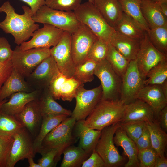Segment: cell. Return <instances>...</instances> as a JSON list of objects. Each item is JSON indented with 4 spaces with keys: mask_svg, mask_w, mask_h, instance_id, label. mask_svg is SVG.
I'll return each instance as SVG.
<instances>
[{
    "mask_svg": "<svg viewBox=\"0 0 167 167\" xmlns=\"http://www.w3.org/2000/svg\"><path fill=\"white\" fill-rule=\"evenodd\" d=\"M22 8L24 13L19 15L15 12L9 1L0 6V12H4L6 15L5 19L0 22V28L5 33L11 34L18 45L28 40L39 28V25L32 19L33 15L30 7L24 5Z\"/></svg>",
    "mask_w": 167,
    "mask_h": 167,
    "instance_id": "1",
    "label": "cell"
},
{
    "mask_svg": "<svg viewBox=\"0 0 167 167\" xmlns=\"http://www.w3.org/2000/svg\"><path fill=\"white\" fill-rule=\"evenodd\" d=\"M125 104L121 100L101 99L84 121L85 126L101 131L105 127L120 122Z\"/></svg>",
    "mask_w": 167,
    "mask_h": 167,
    "instance_id": "2",
    "label": "cell"
},
{
    "mask_svg": "<svg viewBox=\"0 0 167 167\" xmlns=\"http://www.w3.org/2000/svg\"><path fill=\"white\" fill-rule=\"evenodd\" d=\"M74 12L78 20L88 27L98 38L110 43L115 31L105 20L93 3L88 1L81 3Z\"/></svg>",
    "mask_w": 167,
    "mask_h": 167,
    "instance_id": "3",
    "label": "cell"
},
{
    "mask_svg": "<svg viewBox=\"0 0 167 167\" xmlns=\"http://www.w3.org/2000/svg\"><path fill=\"white\" fill-rule=\"evenodd\" d=\"M76 121L75 118L69 116L53 129L44 138L38 153L41 154L49 149L56 148L60 160L64 151L75 141L73 132Z\"/></svg>",
    "mask_w": 167,
    "mask_h": 167,
    "instance_id": "4",
    "label": "cell"
},
{
    "mask_svg": "<svg viewBox=\"0 0 167 167\" xmlns=\"http://www.w3.org/2000/svg\"><path fill=\"white\" fill-rule=\"evenodd\" d=\"M35 23L48 24L72 34L81 23L73 11H64L51 8L45 5L41 6L32 16Z\"/></svg>",
    "mask_w": 167,
    "mask_h": 167,
    "instance_id": "5",
    "label": "cell"
},
{
    "mask_svg": "<svg viewBox=\"0 0 167 167\" xmlns=\"http://www.w3.org/2000/svg\"><path fill=\"white\" fill-rule=\"evenodd\" d=\"M120 122L106 126L101 131L95 151L103 160L105 167H117L125 165L124 157L114 145L113 137Z\"/></svg>",
    "mask_w": 167,
    "mask_h": 167,
    "instance_id": "6",
    "label": "cell"
},
{
    "mask_svg": "<svg viewBox=\"0 0 167 167\" xmlns=\"http://www.w3.org/2000/svg\"><path fill=\"white\" fill-rule=\"evenodd\" d=\"M51 55L50 49L33 48L22 50L17 46L11 58L13 67L24 78L28 77L37 66Z\"/></svg>",
    "mask_w": 167,
    "mask_h": 167,
    "instance_id": "7",
    "label": "cell"
},
{
    "mask_svg": "<svg viewBox=\"0 0 167 167\" xmlns=\"http://www.w3.org/2000/svg\"><path fill=\"white\" fill-rule=\"evenodd\" d=\"M94 75L101 83L102 99L111 101L120 100L122 78L114 70L106 59L97 63Z\"/></svg>",
    "mask_w": 167,
    "mask_h": 167,
    "instance_id": "8",
    "label": "cell"
},
{
    "mask_svg": "<svg viewBox=\"0 0 167 167\" xmlns=\"http://www.w3.org/2000/svg\"><path fill=\"white\" fill-rule=\"evenodd\" d=\"M102 91L101 85L87 90L82 84L78 88L75 98L76 103L71 116L76 121L85 120L102 99Z\"/></svg>",
    "mask_w": 167,
    "mask_h": 167,
    "instance_id": "9",
    "label": "cell"
},
{
    "mask_svg": "<svg viewBox=\"0 0 167 167\" xmlns=\"http://www.w3.org/2000/svg\"><path fill=\"white\" fill-rule=\"evenodd\" d=\"M98 38L88 27L82 23L71 34V51L75 66L87 58L91 46Z\"/></svg>",
    "mask_w": 167,
    "mask_h": 167,
    "instance_id": "10",
    "label": "cell"
},
{
    "mask_svg": "<svg viewBox=\"0 0 167 167\" xmlns=\"http://www.w3.org/2000/svg\"><path fill=\"white\" fill-rule=\"evenodd\" d=\"M167 59V55L160 52L152 44L147 32L140 39L136 59L138 70L145 80L149 71L161 61Z\"/></svg>",
    "mask_w": 167,
    "mask_h": 167,
    "instance_id": "11",
    "label": "cell"
},
{
    "mask_svg": "<svg viewBox=\"0 0 167 167\" xmlns=\"http://www.w3.org/2000/svg\"><path fill=\"white\" fill-rule=\"evenodd\" d=\"M71 35L64 31L58 44L50 49L60 72L68 77H73L75 67L71 54Z\"/></svg>",
    "mask_w": 167,
    "mask_h": 167,
    "instance_id": "12",
    "label": "cell"
},
{
    "mask_svg": "<svg viewBox=\"0 0 167 167\" xmlns=\"http://www.w3.org/2000/svg\"><path fill=\"white\" fill-rule=\"evenodd\" d=\"M13 136L14 140L6 167H14L19 161L35 156L33 138L25 127L20 129Z\"/></svg>",
    "mask_w": 167,
    "mask_h": 167,
    "instance_id": "13",
    "label": "cell"
},
{
    "mask_svg": "<svg viewBox=\"0 0 167 167\" xmlns=\"http://www.w3.org/2000/svg\"><path fill=\"white\" fill-rule=\"evenodd\" d=\"M144 80L138 68L136 59L130 61L122 78L120 100L126 104L136 99L144 86Z\"/></svg>",
    "mask_w": 167,
    "mask_h": 167,
    "instance_id": "14",
    "label": "cell"
},
{
    "mask_svg": "<svg viewBox=\"0 0 167 167\" xmlns=\"http://www.w3.org/2000/svg\"><path fill=\"white\" fill-rule=\"evenodd\" d=\"M64 31L50 24H44L42 28L34 32L30 41L23 42L19 48L22 50L33 48L50 49L58 44Z\"/></svg>",
    "mask_w": 167,
    "mask_h": 167,
    "instance_id": "15",
    "label": "cell"
},
{
    "mask_svg": "<svg viewBox=\"0 0 167 167\" xmlns=\"http://www.w3.org/2000/svg\"><path fill=\"white\" fill-rule=\"evenodd\" d=\"M81 84L73 77H67L60 72L53 78L47 88L55 100L71 102Z\"/></svg>",
    "mask_w": 167,
    "mask_h": 167,
    "instance_id": "16",
    "label": "cell"
},
{
    "mask_svg": "<svg viewBox=\"0 0 167 167\" xmlns=\"http://www.w3.org/2000/svg\"><path fill=\"white\" fill-rule=\"evenodd\" d=\"M14 116L34 139L38 133L42 119L38 99L28 102L20 113Z\"/></svg>",
    "mask_w": 167,
    "mask_h": 167,
    "instance_id": "17",
    "label": "cell"
},
{
    "mask_svg": "<svg viewBox=\"0 0 167 167\" xmlns=\"http://www.w3.org/2000/svg\"><path fill=\"white\" fill-rule=\"evenodd\" d=\"M156 120V114L152 108L143 101L137 99L125 104L120 122L130 121L150 122Z\"/></svg>",
    "mask_w": 167,
    "mask_h": 167,
    "instance_id": "18",
    "label": "cell"
},
{
    "mask_svg": "<svg viewBox=\"0 0 167 167\" xmlns=\"http://www.w3.org/2000/svg\"><path fill=\"white\" fill-rule=\"evenodd\" d=\"M84 120L76 121L73 132L74 136L79 139L78 146L91 154L95 150L100 137L101 131L85 126Z\"/></svg>",
    "mask_w": 167,
    "mask_h": 167,
    "instance_id": "19",
    "label": "cell"
},
{
    "mask_svg": "<svg viewBox=\"0 0 167 167\" xmlns=\"http://www.w3.org/2000/svg\"><path fill=\"white\" fill-rule=\"evenodd\" d=\"M113 137L114 144L117 146L121 147L123 149L124 153L128 158V161L125 164L124 167H139L138 150L135 143L127 135L120 126V123Z\"/></svg>",
    "mask_w": 167,
    "mask_h": 167,
    "instance_id": "20",
    "label": "cell"
},
{
    "mask_svg": "<svg viewBox=\"0 0 167 167\" xmlns=\"http://www.w3.org/2000/svg\"><path fill=\"white\" fill-rule=\"evenodd\" d=\"M137 99L148 104L154 111L156 118L159 112L167 106V98L163 93L161 85L144 86L137 95Z\"/></svg>",
    "mask_w": 167,
    "mask_h": 167,
    "instance_id": "21",
    "label": "cell"
},
{
    "mask_svg": "<svg viewBox=\"0 0 167 167\" xmlns=\"http://www.w3.org/2000/svg\"><path fill=\"white\" fill-rule=\"evenodd\" d=\"M140 39L130 38L116 31L110 43L129 61L136 59L139 50Z\"/></svg>",
    "mask_w": 167,
    "mask_h": 167,
    "instance_id": "22",
    "label": "cell"
},
{
    "mask_svg": "<svg viewBox=\"0 0 167 167\" xmlns=\"http://www.w3.org/2000/svg\"><path fill=\"white\" fill-rule=\"evenodd\" d=\"M60 72L54 59L50 55L43 60L28 77L45 88L48 87L53 78Z\"/></svg>",
    "mask_w": 167,
    "mask_h": 167,
    "instance_id": "23",
    "label": "cell"
},
{
    "mask_svg": "<svg viewBox=\"0 0 167 167\" xmlns=\"http://www.w3.org/2000/svg\"><path fill=\"white\" fill-rule=\"evenodd\" d=\"M93 0V3L100 14L107 23L114 28L123 13L118 0Z\"/></svg>",
    "mask_w": 167,
    "mask_h": 167,
    "instance_id": "24",
    "label": "cell"
},
{
    "mask_svg": "<svg viewBox=\"0 0 167 167\" xmlns=\"http://www.w3.org/2000/svg\"><path fill=\"white\" fill-rule=\"evenodd\" d=\"M38 92H18L12 94L9 100L4 103L1 109L4 113L14 116L20 113L26 105L37 99Z\"/></svg>",
    "mask_w": 167,
    "mask_h": 167,
    "instance_id": "25",
    "label": "cell"
},
{
    "mask_svg": "<svg viewBox=\"0 0 167 167\" xmlns=\"http://www.w3.org/2000/svg\"><path fill=\"white\" fill-rule=\"evenodd\" d=\"M141 9L149 29L167 24V18L162 13L158 4L148 0H142Z\"/></svg>",
    "mask_w": 167,
    "mask_h": 167,
    "instance_id": "26",
    "label": "cell"
},
{
    "mask_svg": "<svg viewBox=\"0 0 167 167\" xmlns=\"http://www.w3.org/2000/svg\"><path fill=\"white\" fill-rule=\"evenodd\" d=\"M28 86L24 78L14 68L0 89V102L15 93L28 92Z\"/></svg>",
    "mask_w": 167,
    "mask_h": 167,
    "instance_id": "27",
    "label": "cell"
},
{
    "mask_svg": "<svg viewBox=\"0 0 167 167\" xmlns=\"http://www.w3.org/2000/svg\"><path fill=\"white\" fill-rule=\"evenodd\" d=\"M44 88V92L38 99L42 117L61 114L71 116L72 112L63 108L57 102L47 87Z\"/></svg>",
    "mask_w": 167,
    "mask_h": 167,
    "instance_id": "28",
    "label": "cell"
},
{
    "mask_svg": "<svg viewBox=\"0 0 167 167\" xmlns=\"http://www.w3.org/2000/svg\"><path fill=\"white\" fill-rule=\"evenodd\" d=\"M69 117L65 114L44 116L38 133L33 140L34 154L38 153L42 142L47 134L62 121Z\"/></svg>",
    "mask_w": 167,
    "mask_h": 167,
    "instance_id": "29",
    "label": "cell"
},
{
    "mask_svg": "<svg viewBox=\"0 0 167 167\" xmlns=\"http://www.w3.org/2000/svg\"><path fill=\"white\" fill-rule=\"evenodd\" d=\"M146 126L149 132L152 147L157 155H164L167 143V134L160 126L156 120L146 122Z\"/></svg>",
    "mask_w": 167,
    "mask_h": 167,
    "instance_id": "30",
    "label": "cell"
},
{
    "mask_svg": "<svg viewBox=\"0 0 167 167\" xmlns=\"http://www.w3.org/2000/svg\"><path fill=\"white\" fill-rule=\"evenodd\" d=\"M114 28L116 32L122 35L138 39H141L146 32L123 12Z\"/></svg>",
    "mask_w": 167,
    "mask_h": 167,
    "instance_id": "31",
    "label": "cell"
},
{
    "mask_svg": "<svg viewBox=\"0 0 167 167\" xmlns=\"http://www.w3.org/2000/svg\"><path fill=\"white\" fill-rule=\"evenodd\" d=\"M64 157L61 167H79L91 154L79 146L72 145L63 152Z\"/></svg>",
    "mask_w": 167,
    "mask_h": 167,
    "instance_id": "32",
    "label": "cell"
},
{
    "mask_svg": "<svg viewBox=\"0 0 167 167\" xmlns=\"http://www.w3.org/2000/svg\"><path fill=\"white\" fill-rule=\"evenodd\" d=\"M142 0H118L123 12L132 18L147 32L150 29L141 12Z\"/></svg>",
    "mask_w": 167,
    "mask_h": 167,
    "instance_id": "33",
    "label": "cell"
},
{
    "mask_svg": "<svg viewBox=\"0 0 167 167\" xmlns=\"http://www.w3.org/2000/svg\"><path fill=\"white\" fill-rule=\"evenodd\" d=\"M106 59L114 70L122 78L126 71L130 61L110 43Z\"/></svg>",
    "mask_w": 167,
    "mask_h": 167,
    "instance_id": "34",
    "label": "cell"
},
{
    "mask_svg": "<svg viewBox=\"0 0 167 167\" xmlns=\"http://www.w3.org/2000/svg\"><path fill=\"white\" fill-rule=\"evenodd\" d=\"M96 64L94 61L86 59L75 66L73 77L83 84L92 81L94 79V72Z\"/></svg>",
    "mask_w": 167,
    "mask_h": 167,
    "instance_id": "35",
    "label": "cell"
},
{
    "mask_svg": "<svg viewBox=\"0 0 167 167\" xmlns=\"http://www.w3.org/2000/svg\"><path fill=\"white\" fill-rule=\"evenodd\" d=\"M150 41L159 51L167 55V24L147 32Z\"/></svg>",
    "mask_w": 167,
    "mask_h": 167,
    "instance_id": "36",
    "label": "cell"
},
{
    "mask_svg": "<svg viewBox=\"0 0 167 167\" xmlns=\"http://www.w3.org/2000/svg\"><path fill=\"white\" fill-rule=\"evenodd\" d=\"M167 79V59L153 67L148 72L144 80V86L161 85Z\"/></svg>",
    "mask_w": 167,
    "mask_h": 167,
    "instance_id": "37",
    "label": "cell"
},
{
    "mask_svg": "<svg viewBox=\"0 0 167 167\" xmlns=\"http://www.w3.org/2000/svg\"><path fill=\"white\" fill-rule=\"evenodd\" d=\"M23 127L14 116L4 113L0 108V134L12 136Z\"/></svg>",
    "mask_w": 167,
    "mask_h": 167,
    "instance_id": "38",
    "label": "cell"
},
{
    "mask_svg": "<svg viewBox=\"0 0 167 167\" xmlns=\"http://www.w3.org/2000/svg\"><path fill=\"white\" fill-rule=\"evenodd\" d=\"M109 43L98 38L91 46L87 58L92 60L96 63L105 59Z\"/></svg>",
    "mask_w": 167,
    "mask_h": 167,
    "instance_id": "39",
    "label": "cell"
},
{
    "mask_svg": "<svg viewBox=\"0 0 167 167\" xmlns=\"http://www.w3.org/2000/svg\"><path fill=\"white\" fill-rule=\"evenodd\" d=\"M146 122L143 121H130L120 122V126L127 135L134 142L141 135L146 126Z\"/></svg>",
    "mask_w": 167,
    "mask_h": 167,
    "instance_id": "40",
    "label": "cell"
},
{
    "mask_svg": "<svg viewBox=\"0 0 167 167\" xmlns=\"http://www.w3.org/2000/svg\"><path fill=\"white\" fill-rule=\"evenodd\" d=\"M81 2L82 0H45V5L55 10L74 11Z\"/></svg>",
    "mask_w": 167,
    "mask_h": 167,
    "instance_id": "41",
    "label": "cell"
},
{
    "mask_svg": "<svg viewBox=\"0 0 167 167\" xmlns=\"http://www.w3.org/2000/svg\"><path fill=\"white\" fill-rule=\"evenodd\" d=\"M13 140V135L0 134V167H6Z\"/></svg>",
    "mask_w": 167,
    "mask_h": 167,
    "instance_id": "42",
    "label": "cell"
},
{
    "mask_svg": "<svg viewBox=\"0 0 167 167\" xmlns=\"http://www.w3.org/2000/svg\"><path fill=\"white\" fill-rule=\"evenodd\" d=\"M157 153L152 147L138 151L139 167H154Z\"/></svg>",
    "mask_w": 167,
    "mask_h": 167,
    "instance_id": "43",
    "label": "cell"
},
{
    "mask_svg": "<svg viewBox=\"0 0 167 167\" xmlns=\"http://www.w3.org/2000/svg\"><path fill=\"white\" fill-rule=\"evenodd\" d=\"M41 155L42 156L38 162L41 167H55L60 160L58 157V151L56 148L49 149Z\"/></svg>",
    "mask_w": 167,
    "mask_h": 167,
    "instance_id": "44",
    "label": "cell"
},
{
    "mask_svg": "<svg viewBox=\"0 0 167 167\" xmlns=\"http://www.w3.org/2000/svg\"><path fill=\"white\" fill-rule=\"evenodd\" d=\"M13 53L7 39L4 37H0V62L3 63L11 58Z\"/></svg>",
    "mask_w": 167,
    "mask_h": 167,
    "instance_id": "45",
    "label": "cell"
},
{
    "mask_svg": "<svg viewBox=\"0 0 167 167\" xmlns=\"http://www.w3.org/2000/svg\"><path fill=\"white\" fill-rule=\"evenodd\" d=\"M135 142L138 151L152 147L149 132L146 126L141 135Z\"/></svg>",
    "mask_w": 167,
    "mask_h": 167,
    "instance_id": "46",
    "label": "cell"
},
{
    "mask_svg": "<svg viewBox=\"0 0 167 167\" xmlns=\"http://www.w3.org/2000/svg\"><path fill=\"white\" fill-rule=\"evenodd\" d=\"M82 167H105V163L101 156L95 150L83 163Z\"/></svg>",
    "mask_w": 167,
    "mask_h": 167,
    "instance_id": "47",
    "label": "cell"
},
{
    "mask_svg": "<svg viewBox=\"0 0 167 167\" xmlns=\"http://www.w3.org/2000/svg\"><path fill=\"white\" fill-rule=\"evenodd\" d=\"M13 68L11 58L0 65V89Z\"/></svg>",
    "mask_w": 167,
    "mask_h": 167,
    "instance_id": "48",
    "label": "cell"
},
{
    "mask_svg": "<svg viewBox=\"0 0 167 167\" xmlns=\"http://www.w3.org/2000/svg\"><path fill=\"white\" fill-rule=\"evenodd\" d=\"M156 120L161 127L167 131V106L161 110L157 116Z\"/></svg>",
    "mask_w": 167,
    "mask_h": 167,
    "instance_id": "49",
    "label": "cell"
},
{
    "mask_svg": "<svg viewBox=\"0 0 167 167\" xmlns=\"http://www.w3.org/2000/svg\"><path fill=\"white\" fill-rule=\"evenodd\" d=\"M30 6L33 15L42 6L45 5V0H20Z\"/></svg>",
    "mask_w": 167,
    "mask_h": 167,
    "instance_id": "50",
    "label": "cell"
},
{
    "mask_svg": "<svg viewBox=\"0 0 167 167\" xmlns=\"http://www.w3.org/2000/svg\"><path fill=\"white\" fill-rule=\"evenodd\" d=\"M167 159L164 155H157L154 167H167Z\"/></svg>",
    "mask_w": 167,
    "mask_h": 167,
    "instance_id": "51",
    "label": "cell"
},
{
    "mask_svg": "<svg viewBox=\"0 0 167 167\" xmlns=\"http://www.w3.org/2000/svg\"><path fill=\"white\" fill-rule=\"evenodd\" d=\"M158 4L162 13L167 18V2H162Z\"/></svg>",
    "mask_w": 167,
    "mask_h": 167,
    "instance_id": "52",
    "label": "cell"
},
{
    "mask_svg": "<svg viewBox=\"0 0 167 167\" xmlns=\"http://www.w3.org/2000/svg\"><path fill=\"white\" fill-rule=\"evenodd\" d=\"M33 156H30L27 159L29 164V167H41L40 165L37 163H35L33 161Z\"/></svg>",
    "mask_w": 167,
    "mask_h": 167,
    "instance_id": "53",
    "label": "cell"
},
{
    "mask_svg": "<svg viewBox=\"0 0 167 167\" xmlns=\"http://www.w3.org/2000/svg\"><path fill=\"white\" fill-rule=\"evenodd\" d=\"M161 86L163 93L167 98V79L161 85Z\"/></svg>",
    "mask_w": 167,
    "mask_h": 167,
    "instance_id": "54",
    "label": "cell"
},
{
    "mask_svg": "<svg viewBox=\"0 0 167 167\" xmlns=\"http://www.w3.org/2000/svg\"><path fill=\"white\" fill-rule=\"evenodd\" d=\"M151 2L159 4L162 2H167V0H148Z\"/></svg>",
    "mask_w": 167,
    "mask_h": 167,
    "instance_id": "55",
    "label": "cell"
},
{
    "mask_svg": "<svg viewBox=\"0 0 167 167\" xmlns=\"http://www.w3.org/2000/svg\"><path fill=\"white\" fill-rule=\"evenodd\" d=\"M8 100L7 99H4L1 102H0V108H1L2 105L6 101Z\"/></svg>",
    "mask_w": 167,
    "mask_h": 167,
    "instance_id": "56",
    "label": "cell"
},
{
    "mask_svg": "<svg viewBox=\"0 0 167 167\" xmlns=\"http://www.w3.org/2000/svg\"><path fill=\"white\" fill-rule=\"evenodd\" d=\"M88 1L91 2H92L93 3L94 0H88Z\"/></svg>",
    "mask_w": 167,
    "mask_h": 167,
    "instance_id": "57",
    "label": "cell"
},
{
    "mask_svg": "<svg viewBox=\"0 0 167 167\" xmlns=\"http://www.w3.org/2000/svg\"><path fill=\"white\" fill-rule=\"evenodd\" d=\"M2 63H1L0 62V65H1Z\"/></svg>",
    "mask_w": 167,
    "mask_h": 167,
    "instance_id": "58",
    "label": "cell"
}]
</instances>
